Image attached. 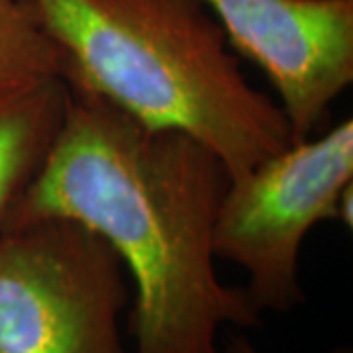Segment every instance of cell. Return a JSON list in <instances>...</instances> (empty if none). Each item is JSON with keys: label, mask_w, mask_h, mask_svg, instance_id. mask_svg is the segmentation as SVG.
Segmentation results:
<instances>
[{"label": "cell", "mask_w": 353, "mask_h": 353, "mask_svg": "<svg viewBox=\"0 0 353 353\" xmlns=\"http://www.w3.org/2000/svg\"><path fill=\"white\" fill-rule=\"evenodd\" d=\"M277 90L292 143L318 134L353 83V0H196Z\"/></svg>", "instance_id": "5b68a950"}, {"label": "cell", "mask_w": 353, "mask_h": 353, "mask_svg": "<svg viewBox=\"0 0 353 353\" xmlns=\"http://www.w3.org/2000/svg\"><path fill=\"white\" fill-rule=\"evenodd\" d=\"M124 265L81 222L39 218L0 234V353H128Z\"/></svg>", "instance_id": "3957f363"}, {"label": "cell", "mask_w": 353, "mask_h": 353, "mask_svg": "<svg viewBox=\"0 0 353 353\" xmlns=\"http://www.w3.org/2000/svg\"><path fill=\"white\" fill-rule=\"evenodd\" d=\"M352 181V118L230 179L216 218V259L243 269V289L261 312H289L304 303L303 243L320 222L338 218Z\"/></svg>", "instance_id": "277c9868"}, {"label": "cell", "mask_w": 353, "mask_h": 353, "mask_svg": "<svg viewBox=\"0 0 353 353\" xmlns=\"http://www.w3.org/2000/svg\"><path fill=\"white\" fill-rule=\"evenodd\" d=\"M69 87L63 124L6 230L69 218L97 232L134 285V353H220V330L261 310L216 273L214 228L230 175L196 139L139 124Z\"/></svg>", "instance_id": "6da1fadb"}, {"label": "cell", "mask_w": 353, "mask_h": 353, "mask_svg": "<svg viewBox=\"0 0 353 353\" xmlns=\"http://www.w3.org/2000/svg\"><path fill=\"white\" fill-rule=\"evenodd\" d=\"M69 87L53 79L0 97V234L63 124Z\"/></svg>", "instance_id": "8992f818"}, {"label": "cell", "mask_w": 353, "mask_h": 353, "mask_svg": "<svg viewBox=\"0 0 353 353\" xmlns=\"http://www.w3.org/2000/svg\"><path fill=\"white\" fill-rule=\"evenodd\" d=\"M220 353H261L255 345L252 343V340L243 334H230L228 336L226 343H224V350ZM332 353H352L350 347H338Z\"/></svg>", "instance_id": "ba28073f"}, {"label": "cell", "mask_w": 353, "mask_h": 353, "mask_svg": "<svg viewBox=\"0 0 353 353\" xmlns=\"http://www.w3.org/2000/svg\"><path fill=\"white\" fill-rule=\"evenodd\" d=\"M63 53V81L139 124L196 139L230 179L292 143L279 102L245 79L196 0H26Z\"/></svg>", "instance_id": "7a4b0ae2"}, {"label": "cell", "mask_w": 353, "mask_h": 353, "mask_svg": "<svg viewBox=\"0 0 353 353\" xmlns=\"http://www.w3.org/2000/svg\"><path fill=\"white\" fill-rule=\"evenodd\" d=\"M63 53L26 0H0V97L63 79Z\"/></svg>", "instance_id": "52a82bcc"}]
</instances>
